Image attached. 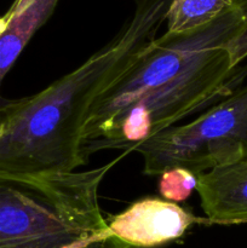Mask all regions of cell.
I'll list each match as a JSON object with an SVG mask.
<instances>
[{"mask_svg":"<svg viewBox=\"0 0 247 248\" xmlns=\"http://www.w3.org/2000/svg\"><path fill=\"white\" fill-rule=\"evenodd\" d=\"M171 0H136L130 21L81 65L0 113V176L69 173L87 165L81 130L94 102L157 38Z\"/></svg>","mask_w":247,"mask_h":248,"instance_id":"6da1fadb","label":"cell"},{"mask_svg":"<svg viewBox=\"0 0 247 248\" xmlns=\"http://www.w3.org/2000/svg\"><path fill=\"white\" fill-rule=\"evenodd\" d=\"M121 157L89 171L0 176V248H137L109 232L98 203Z\"/></svg>","mask_w":247,"mask_h":248,"instance_id":"7a4b0ae2","label":"cell"},{"mask_svg":"<svg viewBox=\"0 0 247 248\" xmlns=\"http://www.w3.org/2000/svg\"><path fill=\"white\" fill-rule=\"evenodd\" d=\"M245 35L247 0H236L232 9L202 28L157 36L137 63L92 106L81 130L84 156L89 160L93 153L111 149L118 138L121 116L144 94Z\"/></svg>","mask_w":247,"mask_h":248,"instance_id":"3957f363","label":"cell"},{"mask_svg":"<svg viewBox=\"0 0 247 248\" xmlns=\"http://www.w3.org/2000/svg\"><path fill=\"white\" fill-rule=\"evenodd\" d=\"M128 152L142 155L148 176H160L172 167L200 176L247 159V85L191 123L160 131Z\"/></svg>","mask_w":247,"mask_h":248,"instance_id":"277c9868","label":"cell"},{"mask_svg":"<svg viewBox=\"0 0 247 248\" xmlns=\"http://www.w3.org/2000/svg\"><path fill=\"white\" fill-rule=\"evenodd\" d=\"M196 222L176 202L147 198L107 219L111 235L137 248H152L181 239Z\"/></svg>","mask_w":247,"mask_h":248,"instance_id":"5b68a950","label":"cell"},{"mask_svg":"<svg viewBox=\"0 0 247 248\" xmlns=\"http://www.w3.org/2000/svg\"><path fill=\"white\" fill-rule=\"evenodd\" d=\"M195 190L210 222L247 223V159L201 173Z\"/></svg>","mask_w":247,"mask_h":248,"instance_id":"8992f818","label":"cell"},{"mask_svg":"<svg viewBox=\"0 0 247 248\" xmlns=\"http://www.w3.org/2000/svg\"><path fill=\"white\" fill-rule=\"evenodd\" d=\"M60 0H15L0 17V89L2 80L34 34L48 21ZM12 99L0 92V113Z\"/></svg>","mask_w":247,"mask_h":248,"instance_id":"52a82bcc","label":"cell"},{"mask_svg":"<svg viewBox=\"0 0 247 248\" xmlns=\"http://www.w3.org/2000/svg\"><path fill=\"white\" fill-rule=\"evenodd\" d=\"M236 0H171L166 16L167 34L196 31L224 15Z\"/></svg>","mask_w":247,"mask_h":248,"instance_id":"ba28073f","label":"cell"},{"mask_svg":"<svg viewBox=\"0 0 247 248\" xmlns=\"http://www.w3.org/2000/svg\"><path fill=\"white\" fill-rule=\"evenodd\" d=\"M198 183V176L189 170L172 167L160 174L159 193L171 202H183L191 195Z\"/></svg>","mask_w":247,"mask_h":248,"instance_id":"9c48e42d","label":"cell"}]
</instances>
